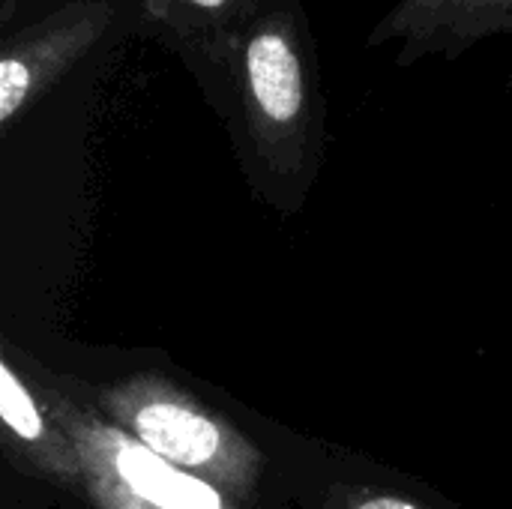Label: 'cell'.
I'll return each mask as SVG.
<instances>
[{
  "instance_id": "cell-3",
  "label": "cell",
  "mask_w": 512,
  "mask_h": 509,
  "mask_svg": "<svg viewBox=\"0 0 512 509\" xmlns=\"http://www.w3.org/2000/svg\"><path fill=\"white\" fill-rule=\"evenodd\" d=\"M261 0H141V18L183 51H219Z\"/></svg>"
},
{
  "instance_id": "cell-6",
  "label": "cell",
  "mask_w": 512,
  "mask_h": 509,
  "mask_svg": "<svg viewBox=\"0 0 512 509\" xmlns=\"http://www.w3.org/2000/svg\"><path fill=\"white\" fill-rule=\"evenodd\" d=\"M0 417L24 441H36L42 435V417L6 363H0Z\"/></svg>"
},
{
  "instance_id": "cell-1",
  "label": "cell",
  "mask_w": 512,
  "mask_h": 509,
  "mask_svg": "<svg viewBox=\"0 0 512 509\" xmlns=\"http://www.w3.org/2000/svg\"><path fill=\"white\" fill-rule=\"evenodd\" d=\"M105 0H72L6 36L0 51V123L9 126L42 90L69 72L108 30Z\"/></svg>"
},
{
  "instance_id": "cell-2",
  "label": "cell",
  "mask_w": 512,
  "mask_h": 509,
  "mask_svg": "<svg viewBox=\"0 0 512 509\" xmlns=\"http://www.w3.org/2000/svg\"><path fill=\"white\" fill-rule=\"evenodd\" d=\"M489 39H510L512 0H396L369 30L366 45H396V63L456 60Z\"/></svg>"
},
{
  "instance_id": "cell-4",
  "label": "cell",
  "mask_w": 512,
  "mask_h": 509,
  "mask_svg": "<svg viewBox=\"0 0 512 509\" xmlns=\"http://www.w3.org/2000/svg\"><path fill=\"white\" fill-rule=\"evenodd\" d=\"M114 465L132 495L159 509H222L219 495L207 483L177 471L171 462L150 453L144 444L120 447Z\"/></svg>"
},
{
  "instance_id": "cell-7",
  "label": "cell",
  "mask_w": 512,
  "mask_h": 509,
  "mask_svg": "<svg viewBox=\"0 0 512 509\" xmlns=\"http://www.w3.org/2000/svg\"><path fill=\"white\" fill-rule=\"evenodd\" d=\"M357 509H420L414 507L411 501H399V498H375V501H366Z\"/></svg>"
},
{
  "instance_id": "cell-5",
  "label": "cell",
  "mask_w": 512,
  "mask_h": 509,
  "mask_svg": "<svg viewBox=\"0 0 512 509\" xmlns=\"http://www.w3.org/2000/svg\"><path fill=\"white\" fill-rule=\"evenodd\" d=\"M135 435L171 465H204L219 453V429L207 417L165 402L138 411Z\"/></svg>"
}]
</instances>
